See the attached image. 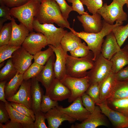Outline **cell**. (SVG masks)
<instances>
[{"label":"cell","mask_w":128,"mask_h":128,"mask_svg":"<svg viewBox=\"0 0 128 128\" xmlns=\"http://www.w3.org/2000/svg\"><path fill=\"white\" fill-rule=\"evenodd\" d=\"M35 18L41 23H55L60 27L69 28V23L63 17L55 0H41Z\"/></svg>","instance_id":"cell-1"},{"label":"cell","mask_w":128,"mask_h":128,"mask_svg":"<svg viewBox=\"0 0 128 128\" xmlns=\"http://www.w3.org/2000/svg\"><path fill=\"white\" fill-rule=\"evenodd\" d=\"M116 22L115 24L110 25L103 20L102 29L100 32L97 33H89L83 31L77 32L70 27L69 29L87 43L89 50L93 54V60L94 61L96 57L101 54L104 37L111 32L114 27L117 25H121L123 23L118 21Z\"/></svg>","instance_id":"cell-2"},{"label":"cell","mask_w":128,"mask_h":128,"mask_svg":"<svg viewBox=\"0 0 128 128\" xmlns=\"http://www.w3.org/2000/svg\"><path fill=\"white\" fill-rule=\"evenodd\" d=\"M93 58V54L91 51L87 55L82 58L75 57L67 54L66 65L67 75L79 78L86 76L88 70L94 65Z\"/></svg>","instance_id":"cell-3"},{"label":"cell","mask_w":128,"mask_h":128,"mask_svg":"<svg viewBox=\"0 0 128 128\" xmlns=\"http://www.w3.org/2000/svg\"><path fill=\"white\" fill-rule=\"evenodd\" d=\"M41 2L36 0H30L20 6L10 8L12 16L17 18L28 28L33 32V23Z\"/></svg>","instance_id":"cell-4"},{"label":"cell","mask_w":128,"mask_h":128,"mask_svg":"<svg viewBox=\"0 0 128 128\" xmlns=\"http://www.w3.org/2000/svg\"><path fill=\"white\" fill-rule=\"evenodd\" d=\"M33 27L35 31L42 33L45 36L48 45L55 47L60 45L62 38L68 32L63 28L56 27L53 23H41L35 18Z\"/></svg>","instance_id":"cell-5"},{"label":"cell","mask_w":128,"mask_h":128,"mask_svg":"<svg viewBox=\"0 0 128 128\" xmlns=\"http://www.w3.org/2000/svg\"><path fill=\"white\" fill-rule=\"evenodd\" d=\"M71 92L68 101L71 103L78 97L82 96L90 86L89 78L87 75L82 78H76L66 75L60 80Z\"/></svg>","instance_id":"cell-6"},{"label":"cell","mask_w":128,"mask_h":128,"mask_svg":"<svg viewBox=\"0 0 128 128\" xmlns=\"http://www.w3.org/2000/svg\"><path fill=\"white\" fill-rule=\"evenodd\" d=\"M123 6L113 0L108 5L104 3L97 11L104 20L110 25H113L115 21L123 23L127 19L128 15L123 9Z\"/></svg>","instance_id":"cell-7"},{"label":"cell","mask_w":128,"mask_h":128,"mask_svg":"<svg viewBox=\"0 0 128 128\" xmlns=\"http://www.w3.org/2000/svg\"><path fill=\"white\" fill-rule=\"evenodd\" d=\"M112 67L111 61L100 54L94 61L92 68L88 71L87 75L89 78L90 84L101 82L111 71Z\"/></svg>","instance_id":"cell-8"},{"label":"cell","mask_w":128,"mask_h":128,"mask_svg":"<svg viewBox=\"0 0 128 128\" xmlns=\"http://www.w3.org/2000/svg\"><path fill=\"white\" fill-rule=\"evenodd\" d=\"M48 45L46 39L42 33L33 31L29 33L21 46L30 54L34 55Z\"/></svg>","instance_id":"cell-9"},{"label":"cell","mask_w":128,"mask_h":128,"mask_svg":"<svg viewBox=\"0 0 128 128\" xmlns=\"http://www.w3.org/2000/svg\"><path fill=\"white\" fill-rule=\"evenodd\" d=\"M69 106L64 108L62 106H56L60 110L68 115L75 121L82 122L89 116L90 113L83 106L81 96L78 97Z\"/></svg>","instance_id":"cell-10"},{"label":"cell","mask_w":128,"mask_h":128,"mask_svg":"<svg viewBox=\"0 0 128 128\" xmlns=\"http://www.w3.org/2000/svg\"><path fill=\"white\" fill-rule=\"evenodd\" d=\"M98 105H96L94 111L91 113L88 117L80 123L73 125L72 128H95L100 126H107V122Z\"/></svg>","instance_id":"cell-11"},{"label":"cell","mask_w":128,"mask_h":128,"mask_svg":"<svg viewBox=\"0 0 128 128\" xmlns=\"http://www.w3.org/2000/svg\"><path fill=\"white\" fill-rule=\"evenodd\" d=\"M33 56L21 46L13 53L11 58L17 71L23 74L31 65Z\"/></svg>","instance_id":"cell-12"},{"label":"cell","mask_w":128,"mask_h":128,"mask_svg":"<svg viewBox=\"0 0 128 128\" xmlns=\"http://www.w3.org/2000/svg\"><path fill=\"white\" fill-rule=\"evenodd\" d=\"M96 105L99 107L102 113L108 118L115 127L128 128V117L110 108L106 101Z\"/></svg>","instance_id":"cell-13"},{"label":"cell","mask_w":128,"mask_h":128,"mask_svg":"<svg viewBox=\"0 0 128 128\" xmlns=\"http://www.w3.org/2000/svg\"><path fill=\"white\" fill-rule=\"evenodd\" d=\"M55 56L54 53L44 66L39 74L36 77L39 82H41L47 91L56 78L54 70V64Z\"/></svg>","instance_id":"cell-14"},{"label":"cell","mask_w":128,"mask_h":128,"mask_svg":"<svg viewBox=\"0 0 128 128\" xmlns=\"http://www.w3.org/2000/svg\"><path fill=\"white\" fill-rule=\"evenodd\" d=\"M101 16L97 12L90 15L89 14L78 16L77 18L82 24L84 32L89 33L100 32L102 27Z\"/></svg>","instance_id":"cell-15"},{"label":"cell","mask_w":128,"mask_h":128,"mask_svg":"<svg viewBox=\"0 0 128 128\" xmlns=\"http://www.w3.org/2000/svg\"><path fill=\"white\" fill-rule=\"evenodd\" d=\"M31 79L23 80L17 93L7 100L23 104L32 109V99L31 93Z\"/></svg>","instance_id":"cell-16"},{"label":"cell","mask_w":128,"mask_h":128,"mask_svg":"<svg viewBox=\"0 0 128 128\" xmlns=\"http://www.w3.org/2000/svg\"><path fill=\"white\" fill-rule=\"evenodd\" d=\"M48 45L53 49L55 56L54 68L56 78L61 80L67 75L66 65L67 53L64 51L60 44L56 47Z\"/></svg>","instance_id":"cell-17"},{"label":"cell","mask_w":128,"mask_h":128,"mask_svg":"<svg viewBox=\"0 0 128 128\" xmlns=\"http://www.w3.org/2000/svg\"><path fill=\"white\" fill-rule=\"evenodd\" d=\"M12 25V33L9 45L16 46H21L25 39L29 34L30 31L24 24L21 23L18 24L14 18L11 20Z\"/></svg>","instance_id":"cell-18"},{"label":"cell","mask_w":128,"mask_h":128,"mask_svg":"<svg viewBox=\"0 0 128 128\" xmlns=\"http://www.w3.org/2000/svg\"><path fill=\"white\" fill-rule=\"evenodd\" d=\"M69 89L61 82L55 78L45 95L48 96L53 100L61 101L68 99L71 95Z\"/></svg>","instance_id":"cell-19"},{"label":"cell","mask_w":128,"mask_h":128,"mask_svg":"<svg viewBox=\"0 0 128 128\" xmlns=\"http://www.w3.org/2000/svg\"><path fill=\"white\" fill-rule=\"evenodd\" d=\"M47 121L48 128H58L62 125V123L67 121L70 123L75 120L72 118L59 110L55 107L45 113Z\"/></svg>","instance_id":"cell-20"},{"label":"cell","mask_w":128,"mask_h":128,"mask_svg":"<svg viewBox=\"0 0 128 128\" xmlns=\"http://www.w3.org/2000/svg\"><path fill=\"white\" fill-rule=\"evenodd\" d=\"M120 49L114 35L111 32L106 36L104 40L101 47V54L105 58L110 60Z\"/></svg>","instance_id":"cell-21"},{"label":"cell","mask_w":128,"mask_h":128,"mask_svg":"<svg viewBox=\"0 0 128 128\" xmlns=\"http://www.w3.org/2000/svg\"><path fill=\"white\" fill-rule=\"evenodd\" d=\"M31 93L32 109L35 114L40 111L41 105L43 91L36 77L31 78Z\"/></svg>","instance_id":"cell-22"},{"label":"cell","mask_w":128,"mask_h":128,"mask_svg":"<svg viewBox=\"0 0 128 128\" xmlns=\"http://www.w3.org/2000/svg\"><path fill=\"white\" fill-rule=\"evenodd\" d=\"M110 60L112 63L111 72L115 73L128 65V45L117 52Z\"/></svg>","instance_id":"cell-23"},{"label":"cell","mask_w":128,"mask_h":128,"mask_svg":"<svg viewBox=\"0 0 128 128\" xmlns=\"http://www.w3.org/2000/svg\"><path fill=\"white\" fill-rule=\"evenodd\" d=\"M117 80L115 73L111 71L100 83V98L101 102L105 101L110 96Z\"/></svg>","instance_id":"cell-24"},{"label":"cell","mask_w":128,"mask_h":128,"mask_svg":"<svg viewBox=\"0 0 128 128\" xmlns=\"http://www.w3.org/2000/svg\"><path fill=\"white\" fill-rule=\"evenodd\" d=\"M23 80V74L17 71L13 78L7 82L5 87V97L6 100L17 93Z\"/></svg>","instance_id":"cell-25"},{"label":"cell","mask_w":128,"mask_h":128,"mask_svg":"<svg viewBox=\"0 0 128 128\" xmlns=\"http://www.w3.org/2000/svg\"><path fill=\"white\" fill-rule=\"evenodd\" d=\"M81 39L70 31L67 32L62 38L60 45L65 52L73 50L82 42Z\"/></svg>","instance_id":"cell-26"},{"label":"cell","mask_w":128,"mask_h":128,"mask_svg":"<svg viewBox=\"0 0 128 128\" xmlns=\"http://www.w3.org/2000/svg\"><path fill=\"white\" fill-rule=\"evenodd\" d=\"M106 101L110 108L128 117V98H108Z\"/></svg>","instance_id":"cell-27"},{"label":"cell","mask_w":128,"mask_h":128,"mask_svg":"<svg viewBox=\"0 0 128 128\" xmlns=\"http://www.w3.org/2000/svg\"><path fill=\"white\" fill-rule=\"evenodd\" d=\"M5 106L9 114L10 120L22 124L34 123V121L32 119L15 110L12 107L10 103H5Z\"/></svg>","instance_id":"cell-28"},{"label":"cell","mask_w":128,"mask_h":128,"mask_svg":"<svg viewBox=\"0 0 128 128\" xmlns=\"http://www.w3.org/2000/svg\"><path fill=\"white\" fill-rule=\"evenodd\" d=\"M128 98V80L117 81L111 95L108 98Z\"/></svg>","instance_id":"cell-29"},{"label":"cell","mask_w":128,"mask_h":128,"mask_svg":"<svg viewBox=\"0 0 128 128\" xmlns=\"http://www.w3.org/2000/svg\"><path fill=\"white\" fill-rule=\"evenodd\" d=\"M17 72L13 64L11 58L9 59L0 70V82L9 81L15 75Z\"/></svg>","instance_id":"cell-30"},{"label":"cell","mask_w":128,"mask_h":128,"mask_svg":"<svg viewBox=\"0 0 128 128\" xmlns=\"http://www.w3.org/2000/svg\"><path fill=\"white\" fill-rule=\"evenodd\" d=\"M112 32L120 47L128 37V23L124 26L117 25L113 28Z\"/></svg>","instance_id":"cell-31"},{"label":"cell","mask_w":128,"mask_h":128,"mask_svg":"<svg viewBox=\"0 0 128 128\" xmlns=\"http://www.w3.org/2000/svg\"><path fill=\"white\" fill-rule=\"evenodd\" d=\"M46 50L41 51L33 55L34 62L42 66L44 65L50 57L54 53L53 49L50 46Z\"/></svg>","instance_id":"cell-32"},{"label":"cell","mask_w":128,"mask_h":128,"mask_svg":"<svg viewBox=\"0 0 128 128\" xmlns=\"http://www.w3.org/2000/svg\"><path fill=\"white\" fill-rule=\"evenodd\" d=\"M12 33L11 22L5 23L0 30V46L9 44L11 38Z\"/></svg>","instance_id":"cell-33"},{"label":"cell","mask_w":128,"mask_h":128,"mask_svg":"<svg viewBox=\"0 0 128 128\" xmlns=\"http://www.w3.org/2000/svg\"><path fill=\"white\" fill-rule=\"evenodd\" d=\"M21 46H12L9 44L0 46V63L11 58L13 53Z\"/></svg>","instance_id":"cell-34"},{"label":"cell","mask_w":128,"mask_h":128,"mask_svg":"<svg viewBox=\"0 0 128 128\" xmlns=\"http://www.w3.org/2000/svg\"><path fill=\"white\" fill-rule=\"evenodd\" d=\"M44 66L34 62L23 74L24 80H27L36 77L42 70Z\"/></svg>","instance_id":"cell-35"},{"label":"cell","mask_w":128,"mask_h":128,"mask_svg":"<svg viewBox=\"0 0 128 128\" xmlns=\"http://www.w3.org/2000/svg\"><path fill=\"white\" fill-rule=\"evenodd\" d=\"M100 83H93L90 84L86 92L93 100L96 105L101 103L100 98Z\"/></svg>","instance_id":"cell-36"},{"label":"cell","mask_w":128,"mask_h":128,"mask_svg":"<svg viewBox=\"0 0 128 128\" xmlns=\"http://www.w3.org/2000/svg\"><path fill=\"white\" fill-rule=\"evenodd\" d=\"M58 101L52 99L48 96H43L41 105L40 110L45 113L55 107L59 106Z\"/></svg>","instance_id":"cell-37"},{"label":"cell","mask_w":128,"mask_h":128,"mask_svg":"<svg viewBox=\"0 0 128 128\" xmlns=\"http://www.w3.org/2000/svg\"><path fill=\"white\" fill-rule=\"evenodd\" d=\"M86 6L89 11L92 14L96 13L103 6L102 0H80Z\"/></svg>","instance_id":"cell-38"},{"label":"cell","mask_w":128,"mask_h":128,"mask_svg":"<svg viewBox=\"0 0 128 128\" xmlns=\"http://www.w3.org/2000/svg\"><path fill=\"white\" fill-rule=\"evenodd\" d=\"M91 50L84 42H82L73 50L69 52L70 55L76 58H82L86 56L90 53Z\"/></svg>","instance_id":"cell-39"},{"label":"cell","mask_w":128,"mask_h":128,"mask_svg":"<svg viewBox=\"0 0 128 128\" xmlns=\"http://www.w3.org/2000/svg\"><path fill=\"white\" fill-rule=\"evenodd\" d=\"M10 103L15 110L35 121V114L32 109H29L24 105L19 103L13 102H11Z\"/></svg>","instance_id":"cell-40"},{"label":"cell","mask_w":128,"mask_h":128,"mask_svg":"<svg viewBox=\"0 0 128 128\" xmlns=\"http://www.w3.org/2000/svg\"><path fill=\"white\" fill-rule=\"evenodd\" d=\"M81 97L83 106L91 113H92L94 110L96 106L95 101L86 92L82 95Z\"/></svg>","instance_id":"cell-41"},{"label":"cell","mask_w":128,"mask_h":128,"mask_svg":"<svg viewBox=\"0 0 128 128\" xmlns=\"http://www.w3.org/2000/svg\"><path fill=\"white\" fill-rule=\"evenodd\" d=\"M59 5L62 15L64 18L67 21L70 13L73 11L72 6L69 5L65 0H55Z\"/></svg>","instance_id":"cell-42"},{"label":"cell","mask_w":128,"mask_h":128,"mask_svg":"<svg viewBox=\"0 0 128 128\" xmlns=\"http://www.w3.org/2000/svg\"><path fill=\"white\" fill-rule=\"evenodd\" d=\"M34 128H48L45 123V113L41 110L35 114Z\"/></svg>","instance_id":"cell-43"},{"label":"cell","mask_w":128,"mask_h":128,"mask_svg":"<svg viewBox=\"0 0 128 128\" xmlns=\"http://www.w3.org/2000/svg\"><path fill=\"white\" fill-rule=\"evenodd\" d=\"M68 2L72 3L73 11H75L80 15L88 14L85 12L83 4L80 0H67Z\"/></svg>","instance_id":"cell-44"},{"label":"cell","mask_w":128,"mask_h":128,"mask_svg":"<svg viewBox=\"0 0 128 128\" xmlns=\"http://www.w3.org/2000/svg\"><path fill=\"white\" fill-rule=\"evenodd\" d=\"M10 119L8 113L6 108L5 103L0 101V123H6Z\"/></svg>","instance_id":"cell-45"},{"label":"cell","mask_w":128,"mask_h":128,"mask_svg":"<svg viewBox=\"0 0 128 128\" xmlns=\"http://www.w3.org/2000/svg\"><path fill=\"white\" fill-rule=\"evenodd\" d=\"M0 5V18L11 21L12 17L10 8L4 4Z\"/></svg>","instance_id":"cell-46"},{"label":"cell","mask_w":128,"mask_h":128,"mask_svg":"<svg viewBox=\"0 0 128 128\" xmlns=\"http://www.w3.org/2000/svg\"><path fill=\"white\" fill-rule=\"evenodd\" d=\"M116 80L117 81H123L128 80V65L123 68L115 73Z\"/></svg>","instance_id":"cell-47"},{"label":"cell","mask_w":128,"mask_h":128,"mask_svg":"<svg viewBox=\"0 0 128 128\" xmlns=\"http://www.w3.org/2000/svg\"><path fill=\"white\" fill-rule=\"evenodd\" d=\"M30 0H4L3 4H4L11 8L23 5Z\"/></svg>","instance_id":"cell-48"},{"label":"cell","mask_w":128,"mask_h":128,"mask_svg":"<svg viewBox=\"0 0 128 128\" xmlns=\"http://www.w3.org/2000/svg\"><path fill=\"white\" fill-rule=\"evenodd\" d=\"M3 125L0 123V128H23L22 123L9 120Z\"/></svg>","instance_id":"cell-49"},{"label":"cell","mask_w":128,"mask_h":128,"mask_svg":"<svg viewBox=\"0 0 128 128\" xmlns=\"http://www.w3.org/2000/svg\"><path fill=\"white\" fill-rule=\"evenodd\" d=\"M7 82L6 81L0 82V100L5 103H9L6 99L5 97V87Z\"/></svg>","instance_id":"cell-50"},{"label":"cell","mask_w":128,"mask_h":128,"mask_svg":"<svg viewBox=\"0 0 128 128\" xmlns=\"http://www.w3.org/2000/svg\"><path fill=\"white\" fill-rule=\"evenodd\" d=\"M23 128H34V123L23 124Z\"/></svg>","instance_id":"cell-51"},{"label":"cell","mask_w":128,"mask_h":128,"mask_svg":"<svg viewBox=\"0 0 128 128\" xmlns=\"http://www.w3.org/2000/svg\"><path fill=\"white\" fill-rule=\"evenodd\" d=\"M123 6L126 4L127 0H113Z\"/></svg>","instance_id":"cell-52"},{"label":"cell","mask_w":128,"mask_h":128,"mask_svg":"<svg viewBox=\"0 0 128 128\" xmlns=\"http://www.w3.org/2000/svg\"><path fill=\"white\" fill-rule=\"evenodd\" d=\"M7 21L6 19L1 18H0V30L3 26L4 23L6 21Z\"/></svg>","instance_id":"cell-53"},{"label":"cell","mask_w":128,"mask_h":128,"mask_svg":"<svg viewBox=\"0 0 128 128\" xmlns=\"http://www.w3.org/2000/svg\"><path fill=\"white\" fill-rule=\"evenodd\" d=\"M4 0H0V5L3 4Z\"/></svg>","instance_id":"cell-54"},{"label":"cell","mask_w":128,"mask_h":128,"mask_svg":"<svg viewBox=\"0 0 128 128\" xmlns=\"http://www.w3.org/2000/svg\"><path fill=\"white\" fill-rule=\"evenodd\" d=\"M126 4L127 7L128 8V0H127Z\"/></svg>","instance_id":"cell-55"},{"label":"cell","mask_w":128,"mask_h":128,"mask_svg":"<svg viewBox=\"0 0 128 128\" xmlns=\"http://www.w3.org/2000/svg\"><path fill=\"white\" fill-rule=\"evenodd\" d=\"M37 0V1H39V2H41V0Z\"/></svg>","instance_id":"cell-56"}]
</instances>
